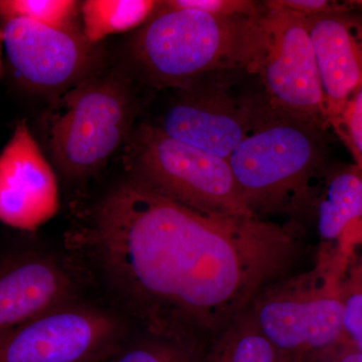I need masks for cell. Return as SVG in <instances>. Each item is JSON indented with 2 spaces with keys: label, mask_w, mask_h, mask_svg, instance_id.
Segmentation results:
<instances>
[{
  "label": "cell",
  "mask_w": 362,
  "mask_h": 362,
  "mask_svg": "<svg viewBox=\"0 0 362 362\" xmlns=\"http://www.w3.org/2000/svg\"><path fill=\"white\" fill-rule=\"evenodd\" d=\"M86 240L150 334L216 342L304 256L294 228L195 211L131 180L93 207Z\"/></svg>",
  "instance_id": "1"
},
{
  "label": "cell",
  "mask_w": 362,
  "mask_h": 362,
  "mask_svg": "<svg viewBox=\"0 0 362 362\" xmlns=\"http://www.w3.org/2000/svg\"><path fill=\"white\" fill-rule=\"evenodd\" d=\"M263 14L214 16L161 1L133 40V57L156 84L180 90L216 71L254 73Z\"/></svg>",
  "instance_id": "2"
},
{
  "label": "cell",
  "mask_w": 362,
  "mask_h": 362,
  "mask_svg": "<svg viewBox=\"0 0 362 362\" xmlns=\"http://www.w3.org/2000/svg\"><path fill=\"white\" fill-rule=\"evenodd\" d=\"M321 128L280 113L263 121L228 160L243 197L258 218L304 213L318 194L326 146Z\"/></svg>",
  "instance_id": "3"
},
{
  "label": "cell",
  "mask_w": 362,
  "mask_h": 362,
  "mask_svg": "<svg viewBox=\"0 0 362 362\" xmlns=\"http://www.w3.org/2000/svg\"><path fill=\"white\" fill-rule=\"evenodd\" d=\"M136 100L128 81L101 73L66 90L45 116V137L62 175L87 177L127 143L132 134Z\"/></svg>",
  "instance_id": "4"
},
{
  "label": "cell",
  "mask_w": 362,
  "mask_h": 362,
  "mask_svg": "<svg viewBox=\"0 0 362 362\" xmlns=\"http://www.w3.org/2000/svg\"><path fill=\"white\" fill-rule=\"evenodd\" d=\"M344 252L321 249L315 267L267 288L249 309L255 323L282 354L346 341L340 291Z\"/></svg>",
  "instance_id": "5"
},
{
  "label": "cell",
  "mask_w": 362,
  "mask_h": 362,
  "mask_svg": "<svg viewBox=\"0 0 362 362\" xmlns=\"http://www.w3.org/2000/svg\"><path fill=\"white\" fill-rule=\"evenodd\" d=\"M133 180L202 213L258 218L243 197L228 159L214 156L144 125L126 143Z\"/></svg>",
  "instance_id": "6"
},
{
  "label": "cell",
  "mask_w": 362,
  "mask_h": 362,
  "mask_svg": "<svg viewBox=\"0 0 362 362\" xmlns=\"http://www.w3.org/2000/svg\"><path fill=\"white\" fill-rule=\"evenodd\" d=\"M254 73L280 113L322 129L328 122L315 51L301 14L266 6Z\"/></svg>",
  "instance_id": "7"
},
{
  "label": "cell",
  "mask_w": 362,
  "mask_h": 362,
  "mask_svg": "<svg viewBox=\"0 0 362 362\" xmlns=\"http://www.w3.org/2000/svg\"><path fill=\"white\" fill-rule=\"evenodd\" d=\"M121 333L110 313L71 302L0 337V362H97L115 350Z\"/></svg>",
  "instance_id": "8"
},
{
  "label": "cell",
  "mask_w": 362,
  "mask_h": 362,
  "mask_svg": "<svg viewBox=\"0 0 362 362\" xmlns=\"http://www.w3.org/2000/svg\"><path fill=\"white\" fill-rule=\"evenodd\" d=\"M1 25L9 64L30 87L66 92L101 73L102 52L83 30H61L23 18Z\"/></svg>",
  "instance_id": "9"
},
{
  "label": "cell",
  "mask_w": 362,
  "mask_h": 362,
  "mask_svg": "<svg viewBox=\"0 0 362 362\" xmlns=\"http://www.w3.org/2000/svg\"><path fill=\"white\" fill-rule=\"evenodd\" d=\"M59 206L54 169L21 121L0 153V221L18 230H35L56 216Z\"/></svg>",
  "instance_id": "10"
},
{
  "label": "cell",
  "mask_w": 362,
  "mask_h": 362,
  "mask_svg": "<svg viewBox=\"0 0 362 362\" xmlns=\"http://www.w3.org/2000/svg\"><path fill=\"white\" fill-rule=\"evenodd\" d=\"M156 126L164 134L214 156L228 159L264 117H255L249 109L220 90L201 83L181 89Z\"/></svg>",
  "instance_id": "11"
},
{
  "label": "cell",
  "mask_w": 362,
  "mask_h": 362,
  "mask_svg": "<svg viewBox=\"0 0 362 362\" xmlns=\"http://www.w3.org/2000/svg\"><path fill=\"white\" fill-rule=\"evenodd\" d=\"M76 297L73 276L54 257L32 254L11 259L0 267V337Z\"/></svg>",
  "instance_id": "12"
},
{
  "label": "cell",
  "mask_w": 362,
  "mask_h": 362,
  "mask_svg": "<svg viewBox=\"0 0 362 362\" xmlns=\"http://www.w3.org/2000/svg\"><path fill=\"white\" fill-rule=\"evenodd\" d=\"M325 96L335 127L347 102L362 88V21L346 11L307 16Z\"/></svg>",
  "instance_id": "13"
},
{
  "label": "cell",
  "mask_w": 362,
  "mask_h": 362,
  "mask_svg": "<svg viewBox=\"0 0 362 362\" xmlns=\"http://www.w3.org/2000/svg\"><path fill=\"white\" fill-rule=\"evenodd\" d=\"M316 209L319 238L326 244L342 239L347 228L362 218V170L346 169L331 176L320 188Z\"/></svg>",
  "instance_id": "14"
},
{
  "label": "cell",
  "mask_w": 362,
  "mask_h": 362,
  "mask_svg": "<svg viewBox=\"0 0 362 362\" xmlns=\"http://www.w3.org/2000/svg\"><path fill=\"white\" fill-rule=\"evenodd\" d=\"M161 1L88 0L81 4V23L86 39L98 45L108 35L139 28L153 16Z\"/></svg>",
  "instance_id": "15"
},
{
  "label": "cell",
  "mask_w": 362,
  "mask_h": 362,
  "mask_svg": "<svg viewBox=\"0 0 362 362\" xmlns=\"http://www.w3.org/2000/svg\"><path fill=\"white\" fill-rule=\"evenodd\" d=\"M14 18L68 30H83L81 4L74 0H0V23Z\"/></svg>",
  "instance_id": "16"
},
{
  "label": "cell",
  "mask_w": 362,
  "mask_h": 362,
  "mask_svg": "<svg viewBox=\"0 0 362 362\" xmlns=\"http://www.w3.org/2000/svg\"><path fill=\"white\" fill-rule=\"evenodd\" d=\"M226 354L225 362H277V347L262 332L249 310L216 340Z\"/></svg>",
  "instance_id": "17"
},
{
  "label": "cell",
  "mask_w": 362,
  "mask_h": 362,
  "mask_svg": "<svg viewBox=\"0 0 362 362\" xmlns=\"http://www.w3.org/2000/svg\"><path fill=\"white\" fill-rule=\"evenodd\" d=\"M340 291L345 337L362 352V251L344 252Z\"/></svg>",
  "instance_id": "18"
},
{
  "label": "cell",
  "mask_w": 362,
  "mask_h": 362,
  "mask_svg": "<svg viewBox=\"0 0 362 362\" xmlns=\"http://www.w3.org/2000/svg\"><path fill=\"white\" fill-rule=\"evenodd\" d=\"M199 344L192 340L161 335L132 345L110 362H192L190 351Z\"/></svg>",
  "instance_id": "19"
},
{
  "label": "cell",
  "mask_w": 362,
  "mask_h": 362,
  "mask_svg": "<svg viewBox=\"0 0 362 362\" xmlns=\"http://www.w3.org/2000/svg\"><path fill=\"white\" fill-rule=\"evenodd\" d=\"M334 128L349 145L362 170V88L347 102Z\"/></svg>",
  "instance_id": "20"
},
{
  "label": "cell",
  "mask_w": 362,
  "mask_h": 362,
  "mask_svg": "<svg viewBox=\"0 0 362 362\" xmlns=\"http://www.w3.org/2000/svg\"><path fill=\"white\" fill-rule=\"evenodd\" d=\"M169 6L195 9L221 16H258L263 13L259 4L246 0H169Z\"/></svg>",
  "instance_id": "21"
},
{
  "label": "cell",
  "mask_w": 362,
  "mask_h": 362,
  "mask_svg": "<svg viewBox=\"0 0 362 362\" xmlns=\"http://www.w3.org/2000/svg\"><path fill=\"white\" fill-rule=\"evenodd\" d=\"M266 6L280 7L288 9L305 16H317V14L343 13L346 11L345 6H340L337 2L326 0H275L267 1Z\"/></svg>",
  "instance_id": "22"
},
{
  "label": "cell",
  "mask_w": 362,
  "mask_h": 362,
  "mask_svg": "<svg viewBox=\"0 0 362 362\" xmlns=\"http://www.w3.org/2000/svg\"><path fill=\"white\" fill-rule=\"evenodd\" d=\"M339 362H362V352L350 343V349L343 354Z\"/></svg>",
  "instance_id": "23"
},
{
  "label": "cell",
  "mask_w": 362,
  "mask_h": 362,
  "mask_svg": "<svg viewBox=\"0 0 362 362\" xmlns=\"http://www.w3.org/2000/svg\"><path fill=\"white\" fill-rule=\"evenodd\" d=\"M4 30H2V25L0 23V77H1L2 71V52H4Z\"/></svg>",
  "instance_id": "24"
}]
</instances>
